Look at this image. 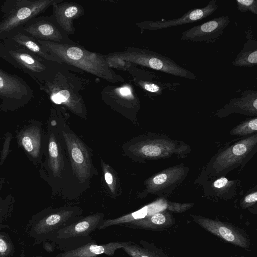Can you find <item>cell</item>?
<instances>
[{"mask_svg":"<svg viewBox=\"0 0 257 257\" xmlns=\"http://www.w3.org/2000/svg\"><path fill=\"white\" fill-rule=\"evenodd\" d=\"M37 41L49 53L58 58L62 63L113 84L125 81L123 77L116 73L110 67L106 55L90 51L74 42L65 44L37 39Z\"/></svg>","mask_w":257,"mask_h":257,"instance_id":"cell-1","label":"cell"},{"mask_svg":"<svg viewBox=\"0 0 257 257\" xmlns=\"http://www.w3.org/2000/svg\"><path fill=\"white\" fill-rule=\"evenodd\" d=\"M86 80L73 73L64 64L55 63L50 77L39 88L54 103L62 105L75 115L85 118L86 108L80 92L88 84Z\"/></svg>","mask_w":257,"mask_h":257,"instance_id":"cell-2","label":"cell"},{"mask_svg":"<svg viewBox=\"0 0 257 257\" xmlns=\"http://www.w3.org/2000/svg\"><path fill=\"white\" fill-rule=\"evenodd\" d=\"M257 152V133L238 138L218 150L194 181L201 185L206 180L226 176L240 168V172Z\"/></svg>","mask_w":257,"mask_h":257,"instance_id":"cell-3","label":"cell"},{"mask_svg":"<svg viewBox=\"0 0 257 257\" xmlns=\"http://www.w3.org/2000/svg\"><path fill=\"white\" fill-rule=\"evenodd\" d=\"M130 151L138 159L156 160L175 157H187L190 146L183 141L162 134L152 133L140 139L129 147Z\"/></svg>","mask_w":257,"mask_h":257,"instance_id":"cell-4","label":"cell"},{"mask_svg":"<svg viewBox=\"0 0 257 257\" xmlns=\"http://www.w3.org/2000/svg\"><path fill=\"white\" fill-rule=\"evenodd\" d=\"M63 0H6L1 6L0 42L32 18Z\"/></svg>","mask_w":257,"mask_h":257,"instance_id":"cell-5","label":"cell"},{"mask_svg":"<svg viewBox=\"0 0 257 257\" xmlns=\"http://www.w3.org/2000/svg\"><path fill=\"white\" fill-rule=\"evenodd\" d=\"M107 55L130 63L167 73L175 77L196 80L197 77L173 60L156 52L137 47H128L122 52H110Z\"/></svg>","mask_w":257,"mask_h":257,"instance_id":"cell-6","label":"cell"},{"mask_svg":"<svg viewBox=\"0 0 257 257\" xmlns=\"http://www.w3.org/2000/svg\"><path fill=\"white\" fill-rule=\"evenodd\" d=\"M104 220L102 213L81 218L59 230L56 240L65 251L76 249L93 241L91 234L99 228Z\"/></svg>","mask_w":257,"mask_h":257,"instance_id":"cell-7","label":"cell"},{"mask_svg":"<svg viewBox=\"0 0 257 257\" xmlns=\"http://www.w3.org/2000/svg\"><path fill=\"white\" fill-rule=\"evenodd\" d=\"M2 43L13 66L29 75L39 86L50 77L55 62L44 60L24 48Z\"/></svg>","mask_w":257,"mask_h":257,"instance_id":"cell-8","label":"cell"},{"mask_svg":"<svg viewBox=\"0 0 257 257\" xmlns=\"http://www.w3.org/2000/svg\"><path fill=\"white\" fill-rule=\"evenodd\" d=\"M189 170L188 166L181 163L158 172L144 181L145 188L142 195L151 194L168 197L182 184Z\"/></svg>","mask_w":257,"mask_h":257,"instance_id":"cell-9","label":"cell"},{"mask_svg":"<svg viewBox=\"0 0 257 257\" xmlns=\"http://www.w3.org/2000/svg\"><path fill=\"white\" fill-rule=\"evenodd\" d=\"M19 30L39 40L65 44L74 43L52 15L34 17Z\"/></svg>","mask_w":257,"mask_h":257,"instance_id":"cell-10","label":"cell"},{"mask_svg":"<svg viewBox=\"0 0 257 257\" xmlns=\"http://www.w3.org/2000/svg\"><path fill=\"white\" fill-rule=\"evenodd\" d=\"M33 96V90L22 77L0 69V99L2 105L24 104Z\"/></svg>","mask_w":257,"mask_h":257,"instance_id":"cell-11","label":"cell"},{"mask_svg":"<svg viewBox=\"0 0 257 257\" xmlns=\"http://www.w3.org/2000/svg\"><path fill=\"white\" fill-rule=\"evenodd\" d=\"M74 174L81 183L90 176L92 162L89 152L84 143L74 134L63 131Z\"/></svg>","mask_w":257,"mask_h":257,"instance_id":"cell-12","label":"cell"},{"mask_svg":"<svg viewBox=\"0 0 257 257\" xmlns=\"http://www.w3.org/2000/svg\"><path fill=\"white\" fill-rule=\"evenodd\" d=\"M218 8L217 1L211 0L206 6L192 9L177 18L156 21L146 20L137 22L135 25L140 29L141 33L146 30L156 31L200 21L211 15Z\"/></svg>","mask_w":257,"mask_h":257,"instance_id":"cell-13","label":"cell"},{"mask_svg":"<svg viewBox=\"0 0 257 257\" xmlns=\"http://www.w3.org/2000/svg\"><path fill=\"white\" fill-rule=\"evenodd\" d=\"M230 23L228 16H220L183 31L180 39L190 42H214L223 34Z\"/></svg>","mask_w":257,"mask_h":257,"instance_id":"cell-14","label":"cell"},{"mask_svg":"<svg viewBox=\"0 0 257 257\" xmlns=\"http://www.w3.org/2000/svg\"><path fill=\"white\" fill-rule=\"evenodd\" d=\"M127 71L134 83L150 98L161 96L165 91L175 90L179 83L161 80L152 71L132 65Z\"/></svg>","mask_w":257,"mask_h":257,"instance_id":"cell-15","label":"cell"},{"mask_svg":"<svg viewBox=\"0 0 257 257\" xmlns=\"http://www.w3.org/2000/svg\"><path fill=\"white\" fill-rule=\"evenodd\" d=\"M200 186L203 189L204 196L213 201L235 199L244 191L240 180H230L225 176L210 178Z\"/></svg>","mask_w":257,"mask_h":257,"instance_id":"cell-16","label":"cell"},{"mask_svg":"<svg viewBox=\"0 0 257 257\" xmlns=\"http://www.w3.org/2000/svg\"><path fill=\"white\" fill-rule=\"evenodd\" d=\"M101 96L107 104L132 109L135 112L140 107L139 97L130 83H124L118 86H107L102 91Z\"/></svg>","mask_w":257,"mask_h":257,"instance_id":"cell-17","label":"cell"},{"mask_svg":"<svg viewBox=\"0 0 257 257\" xmlns=\"http://www.w3.org/2000/svg\"><path fill=\"white\" fill-rule=\"evenodd\" d=\"M241 96L231 99L223 107L217 110L214 115L224 118L232 113L257 117V92L253 89L244 91Z\"/></svg>","mask_w":257,"mask_h":257,"instance_id":"cell-18","label":"cell"},{"mask_svg":"<svg viewBox=\"0 0 257 257\" xmlns=\"http://www.w3.org/2000/svg\"><path fill=\"white\" fill-rule=\"evenodd\" d=\"M52 16L61 29L68 35L74 34L75 30L73 21L82 16L84 7L74 2H61L52 6Z\"/></svg>","mask_w":257,"mask_h":257,"instance_id":"cell-19","label":"cell"},{"mask_svg":"<svg viewBox=\"0 0 257 257\" xmlns=\"http://www.w3.org/2000/svg\"><path fill=\"white\" fill-rule=\"evenodd\" d=\"M1 42L24 48L44 60L62 63L58 58L49 53L42 46L36 39L21 30L13 32Z\"/></svg>","mask_w":257,"mask_h":257,"instance_id":"cell-20","label":"cell"},{"mask_svg":"<svg viewBox=\"0 0 257 257\" xmlns=\"http://www.w3.org/2000/svg\"><path fill=\"white\" fill-rule=\"evenodd\" d=\"M126 242H112L107 244H97L93 241L76 249L65 251L56 257H97L101 254L112 256L118 249L122 248Z\"/></svg>","mask_w":257,"mask_h":257,"instance_id":"cell-21","label":"cell"},{"mask_svg":"<svg viewBox=\"0 0 257 257\" xmlns=\"http://www.w3.org/2000/svg\"><path fill=\"white\" fill-rule=\"evenodd\" d=\"M192 217L200 225L224 240L240 246H246L245 239L229 227L202 216L193 215Z\"/></svg>","mask_w":257,"mask_h":257,"instance_id":"cell-22","label":"cell"},{"mask_svg":"<svg viewBox=\"0 0 257 257\" xmlns=\"http://www.w3.org/2000/svg\"><path fill=\"white\" fill-rule=\"evenodd\" d=\"M246 42L236 55L232 64L238 67H252L257 65V36L249 26L246 31Z\"/></svg>","mask_w":257,"mask_h":257,"instance_id":"cell-23","label":"cell"},{"mask_svg":"<svg viewBox=\"0 0 257 257\" xmlns=\"http://www.w3.org/2000/svg\"><path fill=\"white\" fill-rule=\"evenodd\" d=\"M59 147L55 136L52 134L48 145L49 164L55 176H60L64 167V161Z\"/></svg>","mask_w":257,"mask_h":257,"instance_id":"cell-24","label":"cell"},{"mask_svg":"<svg viewBox=\"0 0 257 257\" xmlns=\"http://www.w3.org/2000/svg\"><path fill=\"white\" fill-rule=\"evenodd\" d=\"M21 144L32 156L37 157L41 146V135L38 128L31 127L26 130L21 137Z\"/></svg>","mask_w":257,"mask_h":257,"instance_id":"cell-25","label":"cell"},{"mask_svg":"<svg viewBox=\"0 0 257 257\" xmlns=\"http://www.w3.org/2000/svg\"><path fill=\"white\" fill-rule=\"evenodd\" d=\"M257 133V117L247 118L233 127L229 134L240 137H246Z\"/></svg>","mask_w":257,"mask_h":257,"instance_id":"cell-26","label":"cell"},{"mask_svg":"<svg viewBox=\"0 0 257 257\" xmlns=\"http://www.w3.org/2000/svg\"><path fill=\"white\" fill-rule=\"evenodd\" d=\"M102 168L105 181L113 194L116 192L117 181L114 173L110 166L101 160Z\"/></svg>","mask_w":257,"mask_h":257,"instance_id":"cell-27","label":"cell"},{"mask_svg":"<svg viewBox=\"0 0 257 257\" xmlns=\"http://www.w3.org/2000/svg\"><path fill=\"white\" fill-rule=\"evenodd\" d=\"M257 202V186L248 191L240 201V205L244 208L252 206Z\"/></svg>","mask_w":257,"mask_h":257,"instance_id":"cell-28","label":"cell"},{"mask_svg":"<svg viewBox=\"0 0 257 257\" xmlns=\"http://www.w3.org/2000/svg\"><path fill=\"white\" fill-rule=\"evenodd\" d=\"M237 8L241 12L250 11L252 13L257 14L256 0H236Z\"/></svg>","mask_w":257,"mask_h":257,"instance_id":"cell-29","label":"cell"},{"mask_svg":"<svg viewBox=\"0 0 257 257\" xmlns=\"http://www.w3.org/2000/svg\"><path fill=\"white\" fill-rule=\"evenodd\" d=\"M166 207L171 211L175 212L184 211L193 206V203H179L166 200Z\"/></svg>","mask_w":257,"mask_h":257,"instance_id":"cell-30","label":"cell"},{"mask_svg":"<svg viewBox=\"0 0 257 257\" xmlns=\"http://www.w3.org/2000/svg\"><path fill=\"white\" fill-rule=\"evenodd\" d=\"M0 58L7 61L13 66V62L7 54L4 46L2 42H0Z\"/></svg>","mask_w":257,"mask_h":257,"instance_id":"cell-31","label":"cell"},{"mask_svg":"<svg viewBox=\"0 0 257 257\" xmlns=\"http://www.w3.org/2000/svg\"><path fill=\"white\" fill-rule=\"evenodd\" d=\"M7 244L3 239L0 238V253H4L7 250Z\"/></svg>","mask_w":257,"mask_h":257,"instance_id":"cell-32","label":"cell"}]
</instances>
